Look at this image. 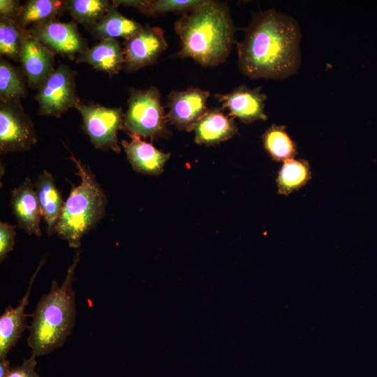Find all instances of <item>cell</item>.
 <instances>
[{
    "label": "cell",
    "mask_w": 377,
    "mask_h": 377,
    "mask_svg": "<svg viewBox=\"0 0 377 377\" xmlns=\"http://www.w3.org/2000/svg\"><path fill=\"white\" fill-rule=\"evenodd\" d=\"M35 190L41 215L47 226V232L52 234L55 232L64 202L55 185L53 176L46 170L38 176L35 184Z\"/></svg>",
    "instance_id": "cell-18"
},
{
    "label": "cell",
    "mask_w": 377,
    "mask_h": 377,
    "mask_svg": "<svg viewBox=\"0 0 377 377\" xmlns=\"http://www.w3.org/2000/svg\"><path fill=\"white\" fill-rule=\"evenodd\" d=\"M27 88L22 73L5 59L0 60L1 102L20 103L25 96Z\"/></svg>",
    "instance_id": "cell-26"
},
{
    "label": "cell",
    "mask_w": 377,
    "mask_h": 377,
    "mask_svg": "<svg viewBox=\"0 0 377 377\" xmlns=\"http://www.w3.org/2000/svg\"><path fill=\"white\" fill-rule=\"evenodd\" d=\"M76 109L82 118V128L94 147L119 153L117 132L124 126V115L121 108L81 103Z\"/></svg>",
    "instance_id": "cell-6"
},
{
    "label": "cell",
    "mask_w": 377,
    "mask_h": 377,
    "mask_svg": "<svg viewBox=\"0 0 377 377\" xmlns=\"http://www.w3.org/2000/svg\"><path fill=\"white\" fill-rule=\"evenodd\" d=\"M175 29L181 42L178 54L203 66H214L225 61L236 31L227 6L209 0L184 13L175 22Z\"/></svg>",
    "instance_id": "cell-2"
},
{
    "label": "cell",
    "mask_w": 377,
    "mask_h": 377,
    "mask_svg": "<svg viewBox=\"0 0 377 377\" xmlns=\"http://www.w3.org/2000/svg\"><path fill=\"white\" fill-rule=\"evenodd\" d=\"M27 30L53 54L71 59L88 49L86 40L74 22H61L54 19L39 23Z\"/></svg>",
    "instance_id": "cell-9"
},
{
    "label": "cell",
    "mask_w": 377,
    "mask_h": 377,
    "mask_svg": "<svg viewBox=\"0 0 377 377\" xmlns=\"http://www.w3.org/2000/svg\"><path fill=\"white\" fill-rule=\"evenodd\" d=\"M263 146L275 161L293 158L297 154V145L286 131V126L273 124L262 136Z\"/></svg>",
    "instance_id": "cell-23"
},
{
    "label": "cell",
    "mask_w": 377,
    "mask_h": 377,
    "mask_svg": "<svg viewBox=\"0 0 377 377\" xmlns=\"http://www.w3.org/2000/svg\"><path fill=\"white\" fill-rule=\"evenodd\" d=\"M75 72L61 64L38 88L35 96L40 115L59 117L81 103L76 95Z\"/></svg>",
    "instance_id": "cell-7"
},
{
    "label": "cell",
    "mask_w": 377,
    "mask_h": 377,
    "mask_svg": "<svg viewBox=\"0 0 377 377\" xmlns=\"http://www.w3.org/2000/svg\"><path fill=\"white\" fill-rule=\"evenodd\" d=\"M77 62L87 63L98 71L117 74L124 65V52L116 39H104L77 57Z\"/></svg>",
    "instance_id": "cell-19"
},
{
    "label": "cell",
    "mask_w": 377,
    "mask_h": 377,
    "mask_svg": "<svg viewBox=\"0 0 377 377\" xmlns=\"http://www.w3.org/2000/svg\"><path fill=\"white\" fill-rule=\"evenodd\" d=\"M311 178L308 161L290 158L283 162L276 177L278 193L288 195L304 186Z\"/></svg>",
    "instance_id": "cell-22"
},
{
    "label": "cell",
    "mask_w": 377,
    "mask_h": 377,
    "mask_svg": "<svg viewBox=\"0 0 377 377\" xmlns=\"http://www.w3.org/2000/svg\"><path fill=\"white\" fill-rule=\"evenodd\" d=\"M301 31L292 17L274 8L256 13L237 43L238 65L251 79L282 80L301 63Z\"/></svg>",
    "instance_id": "cell-1"
},
{
    "label": "cell",
    "mask_w": 377,
    "mask_h": 377,
    "mask_svg": "<svg viewBox=\"0 0 377 377\" xmlns=\"http://www.w3.org/2000/svg\"><path fill=\"white\" fill-rule=\"evenodd\" d=\"M80 177V184L74 186L64 202L55 232L68 242L71 248L81 245L83 237L103 217L107 205L106 196L90 169L71 152Z\"/></svg>",
    "instance_id": "cell-4"
},
{
    "label": "cell",
    "mask_w": 377,
    "mask_h": 377,
    "mask_svg": "<svg viewBox=\"0 0 377 377\" xmlns=\"http://www.w3.org/2000/svg\"><path fill=\"white\" fill-rule=\"evenodd\" d=\"M167 46L163 29L147 24L126 40L123 49L124 68L133 71L154 64Z\"/></svg>",
    "instance_id": "cell-10"
},
{
    "label": "cell",
    "mask_w": 377,
    "mask_h": 377,
    "mask_svg": "<svg viewBox=\"0 0 377 377\" xmlns=\"http://www.w3.org/2000/svg\"><path fill=\"white\" fill-rule=\"evenodd\" d=\"M168 121L156 87L147 89H130L124 126L128 134L156 138L166 135Z\"/></svg>",
    "instance_id": "cell-5"
},
{
    "label": "cell",
    "mask_w": 377,
    "mask_h": 377,
    "mask_svg": "<svg viewBox=\"0 0 377 377\" xmlns=\"http://www.w3.org/2000/svg\"><path fill=\"white\" fill-rule=\"evenodd\" d=\"M45 259H42L33 274L27 292L15 307L8 305L0 316V360L6 359L10 350L15 347L27 326L25 308L29 304V297L33 283L43 267Z\"/></svg>",
    "instance_id": "cell-14"
},
{
    "label": "cell",
    "mask_w": 377,
    "mask_h": 377,
    "mask_svg": "<svg viewBox=\"0 0 377 377\" xmlns=\"http://www.w3.org/2000/svg\"><path fill=\"white\" fill-rule=\"evenodd\" d=\"M15 226L6 222L0 223V261L3 262L15 245Z\"/></svg>",
    "instance_id": "cell-28"
},
{
    "label": "cell",
    "mask_w": 377,
    "mask_h": 377,
    "mask_svg": "<svg viewBox=\"0 0 377 377\" xmlns=\"http://www.w3.org/2000/svg\"><path fill=\"white\" fill-rule=\"evenodd\" d=\"M208 91L191 87L184 91H172L168 95L166 114L168 121L180 130L191 131L198 120L208 110Z\"/></svg>",
    "instance_id": "cell-11"
},
{
    "label": "cell",
    "mask_w": 377,
    "mask_h": 377,
    "mask_svg": "<svg viewBox=\"0 0 377 377\" xmlns=\"http://www.w3.org/2000/svg\"><path fill=\"white\" fill-rule=\"evenodd\" d=\"M66 10L77 22L90 28L110 10L112 1L108 0L66 1Z\"/></svg>",
    "instance_id": "cell-25"
},
{
    "label": "cell",
    "mask_w": 377,
    "mask_h": 377,
    "mask_svg": "<svg viewBox=\"0 0 377 377\" xmlns=\"http://www.w3.org/2000/svg\"><path fill=\"white\" fill-rule=\"evenodd\" d=\"M10 207L18 226L29 235L41 236V212L35 185L29 177L15 188L10 196Z\"/></svg>",
    "instance_id": "cell-15"
},
{
    "label": "cell",
    "mask_w": 377,
    "mask_h": 377,
    "mask_svg": "<svg viewBox=\"0 0 377 377\" xmlns=\"http://www.w3.org/2000/svg\"><path fill=\"white\" fill-rule=\"evenodd\" d=\"M131 141L121 144L133 169L140 173L156 175L162 172L170 154L164 153L135 134H129Z\"/></svg>",
    "instance_id": "cell-16"
},
{
    "label": "cell",
    "mask_w": 377,
    "mask_h": 377,
    "mask_svg": "<svg viewBox=\"0 0 377 377\" xmlns=\"http://www.w3.org/2000/svg\"><path fill=\"white\" fill-rule=\"evenodd\" d=\"M21 6L17 0H1L0 15L1 17L17 21Z\"/></svg>",
    "instance_id": "cell-30"
},
{
    "label": "cell",
    "mask_w": 377,
    "mask_h": 377,
    "mask_svg": "<svg viewBox=\"0 0 377 377\" xmlns=\"http://www.w3.org/2000/svg\"><path fill=\"white\" fill-rule=\"evenodd\" d=\"M10 369V362L8 360H0V377H6Z\"/></svg>",
    "instance_id": "cell-31"
},
{
    "label": "cell",
    "mask_w": 377,
    "mask_h": 377,
    "mask_svg": "<svg viewBox=\"0 0 377 377\" xmlns=\"http://www.w3.org/2000/svg\"><path fill=\"white\" fill-rule=\"evenodd\" d=\"M80 253L76 251L61 285L53 280L48 293L38 300L32 313L28 346L31 355H45L61 347L75 323L76 306L73 281Z\"/></svg>",
    "instance_id": "cell-3"
},
{
    "label": "cell",
    "mask_w": 377,
    "mask_h": 377,
    "mask_svg": "<svg viewBox=\"0 0 377 377\" xmlns=\"http://www.w3.org/2000/svg\"><path fill=\"white\" fill-rule=\"evenodd\" d=\"M16 20L0 17V54L20 61V52L23 34Z\"/></svg>",
    "instance_id": "cell-27"
},
{
    "label": "cell",
    "mask_w": 377,
    "mask_h": 377,
    "mask_svg": "<svg viewBox=\"0 0 377 377\" xmlns=\"http://www.w3.org/2000/svg\"><path fill=\"white\" fill-rule=\"evenodd\" d=\"M118 6L124 5L134 7L147 15L167 13H182L193 10L204 3L205 0H152V1H112Z\"/></svg>",
    "instance_id": "cell-24"
},
{
    "label": "cell",
    "mask_w": 377,
    "mask_h": 377,
    "mask_svg": "<svg viewBox=\"0 0 377 377\" xmlns=\"http://www.w3.org/2000/svg\"><path fill=\"white\" fill-rule=\"evenodd\" d=\"M215 96L223 103V108L230 111V114L246 124L258 120L265 121V101L267 96L261 92V87L250 89L241 85L226 94Z\"/></svg>",
    "instance_id": "cell-13"
},
{
    "label": "cell",
    "mask_w": 377,
    "mask_h": 377,
    "mask_svg": "<svg viewBox=\"0 0 377 377\" xmlns=\"http://www.w3.org/2000/svg\"><path fill=\"white\" fill-rule=\"evenodd\" d=\"M198 144L214 145L225 141L237 132L233 119L226 116L219 109H208L193 128Z\"/></svg>",
    "instance_id": "cell-17"
},
{
    "label": "cell",
    "mask_w": 377,
    "mask_h": 377,
    "mask_svg": "<svg viewBox=\"0 0 377 377\" xmlns=\"http://www.w3.org/2000/svg\"><path fill=\"white\" fill-rule=\"evenodd\" d=\"M20 61L29 85L38 88L54 71V54L25 30L21 43Z\"/></svg>",
    "instance_id": "cell-12"
},
{
    "label": "cell",
    "mask_w": 377,
    "mask_h": 377,
    "mask_svg": "<svg viewBox=\"0 0 377 377\" xmlns=\"http://www.w3.org/2000/svg\"><path fill=\"white\" fill-rule=\"evenodd\" d=\"M36 357L31 355L29 358L24 360L21 365L11 368L6 377H39L35 371L37 364Z\"/></svg>",
    "instance_id": "cell-29"
},
{
    "label": "cell",
    "mask_w": 377,
    "mask_h": 377,
    "mask_svg": "<svg viewBox=\"0 0 377 377\" xmlns=\"http://www.w3.org/2000/svg\"><path fill=\"white\" fill-rule=\"evenodd\" d=\"M117 7L112 3L108 13L90 28L93 36L101 40L119 37L127 40L143 28L140 23L122 15Z\"/></svg>",
    "instance_id": "cell-20"
},
{
    "label": "cell",
    "mask_w": 377,
    "mask_h": 377,
    "mask_svg": "<svg viewBox=\"0 0 377 377\" xmlns=\"http://www.w3.org/2000/svg\"><path fill=\"white\" fill-rule=\"evenodd\" d=\"M66 10V1L29 0L20 10L17 22L23 29L43 22L57 19Z\"/></svg>",
    "instance_id": "cell-21"
},
{
    "label": "cell",
    "mask_w": 377,
    "mask_h": 377,
    "mask_svg": "<svg viewBox=\"0 0 377 377\" xmlns=\"http://www.w3.org/2000/svg\"><path fill=\"white\" fill-rule=\"evenodd\" d=\"M37 142L31 119L20 103L1 102L0 152L1 154L29 150Z\"/></svg>",
    "instance_id": "cell-8"
}]
</instances>
